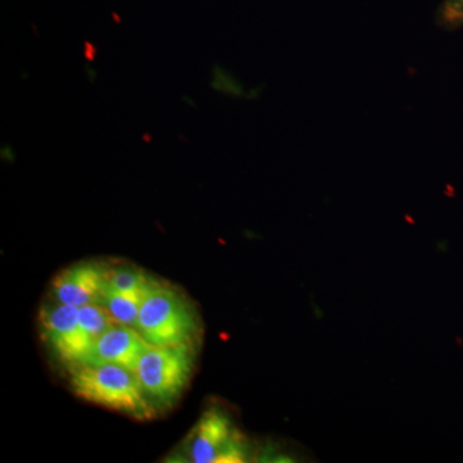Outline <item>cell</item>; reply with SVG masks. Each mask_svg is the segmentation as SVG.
<instances>
[{
    "label": "cell",
    "instance_id": "7a4b0ae2",
    "mask_svg": "<svg viewBox=\"0 0 463 463\" xmlns=\"http://www.w3.org/2000/svg\"><path fill=\"white\" fill-rule=\"evenodd\" d=\"M136 328L149 345H187L196 330V321L181 294L152 282L143 298Z\"/></svg>",
    "mask_w": 463,
    "mask_h": 463
},
{
    "label": "cell",
    "instance_id": "ba28073f",
    "mask_svg": "<svg viewBox=\"0 0 463 463\" xmlns=\"http://www.w3.org/2000/svg\"><path fill=\"white\" fill-rule=\"evenodd\" d=\"M146 292L147 291L132 292V294H129V292H118L105 285L99 304L108 310L118 325L136 328Z\"/></svg>",
    "mask_w": 463,
    "mask_h": 463
},
{
    "label": "cell",
    "instance_id": "52a82bcc",
    "mask_svg": "<svg viewBox=\"0 0 463 463\" xmlns=\"http://www.w3.org/2000/svg\"><path fill=\"white\" fill-rule=\"evenodd\" d=\"M106 270L96 263H80L67 268L52 283L58 303L81 307L99 304L106 282Z\"/></svg>",
    "mask_w": 463,
    "mask_h": 463
},
{
    "label": "cell",
    "instance_id": "9c48e42d",
    "mask_svg": "<svg viewBox=\"0 0 463 463\" xmlns=\"http://www.w3.org/2000/svg\"><path fill=\"white\" fill-rule=\"evenodd\" d=\"M115 323V319L100 304H90V306L79 307V332H80L81 343L85 350V359L100 335L112 327Z\"/></svg>",
    "mask_w": 463,
    "mask_h": 463
},
{
    "label": "cell",
    "instance_id": "3957f363",
    "mask_svg": "<svg viewBox=\"0 0 463 463\" xmlns=\"http://www.w3.org/2000/svg\"><path fill=\"white\" fill-rule=\"evenodd\" d=\"M192 358L190 344L149 347L136 371L145 394L158 403H172L190 381Z\"/></svg>",
    "mask_w": 463,
    "mask_h": 463
},
{
    "label": "cell",
    "instance_id": "277c9868",
    "mask_svg": "<svg viewBox=\"0 0 463 463\" xmlns=\"http://www.w3.org/2000/svg\"><path fill=\"white\" fill-rule=\"evenodd\" d=\"M184 449L190 461L196 463H239L248 457L239 429L216 408L203 413L188 435Z\"/></svg>",
    "mask_w": 463,
    "mask_h": 463
},
{
    "label": "cell",
    "instance_id": "8fae6325",
    "mask_svg": "<svg viewBox=\"0 0 463 463\" xmlns=\"http://www.w3.org/2000/svg\"><path fill=\"white\" fill-rule=\"evenodd\" d=\"M441 14L448 24H463V0H446Z\"/></svg>",
    "mask_w": 463,
    "mask_h": 463
},
{
    "label": "cell",
    "instance_id": "6da1fadb",
    "mask_svg": "<svg viewBox=\"0 0 463 463\" xmlns=\"http://www.w3.org/2000/svg\"><path fill=\"white\" fill-rule=\"evenodd\" d=\"M71 388L78 397L90 403L111 408L136 419H151L154 414L137 374L121 365L79 364L72 373Z\"/></svg>",
    "mask_w": 463,
    "mask_h": 463
},
{
    "label": "cell",
    "instance_id": "5b68a950",
    "mask_svg": "<svg viewBox=\"0 0 463 463\" xmlns=\"http://www.w3.org/2000/svg\"><path fill=\"white\" fill-rule=\"evenodd\" d=\"M151 346L137 328L115 323L97 339L84 364L121 365L136 373L142 355Z\"/></svg>",
    "mask_w": 463,
    "mask_h": 463
},
{
    "label": "cell",
    "instance_id": "30bf717a",
    "mask_svg": "<svg viewBox=\"0 0 463 463\" xmlns=\"http://www.w3.org/2000/svg\"><path fill=\"white\" fill-rule=\"evenodd\" d=\"M151 281L147 276L139 272V270L130 269V268H118L106 274L105 285L108 288L118 292H145L147 291Z\"/></svg>",
    "mask_w": 463,
    "mask_h": 463
},
{
    "label": "cell",
    "instance_id": "8992f818",
    "mask_svg": "<svg viewBox=\"0 0 463 463\" xmlns=\"http://www.w3.org/2000/svg\"><path fill=\"white\" fill-rule=\"evenodd\" d=\"M45 339L66 364H81L85 350L79 332V307L58 304L42 313Z\"/></svg>",
    "mask_w": 463,
    "mask_h": 463
}]
</instances>
